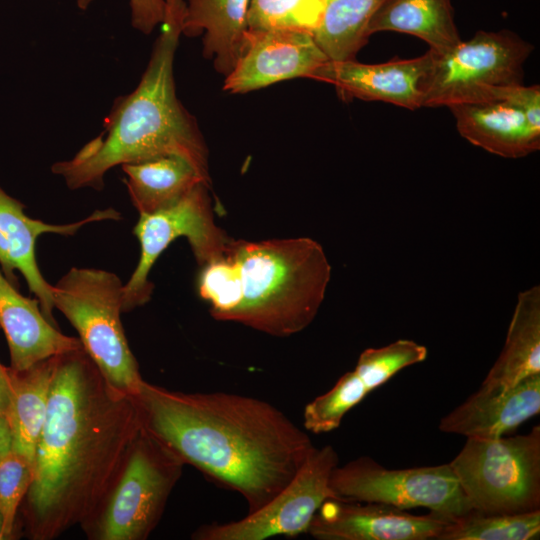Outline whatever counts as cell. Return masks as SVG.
<instances>
[{"mask_svg": "<svg viewBox=\"0 0 540 540\" xmlns=\"http://www.w3.org/2000/svg\"><path fill=\"white\" fill-rule=\"evenodd\" d=\"M141 429L133 396L111 386L83 348L57 355L33 480L21 504L27 537L54 540L86 521Z\"/></svg>", "mask_w": 540, "mask_h": 540, "instance_id": "cell-1", "label": "cell"}, {"mask_svg": "<svg viewBox=\"0 0 540 540\" xmlns=\"http://www.w3.org/2000/svg\"><path fill=\"white\" fill-rule=\"evenodd\" d=\"M133 398L142 428L185 465L239 493L248 513L280 492L316 447L305 429L255 397L187 393L144 380Z\"/></svg>", "mask_w": 540, "mask_h": 540, "instance_id": "cell-2", "label": "cell"}, {"mask_svg": "<svg viewBox=\"0 0 540 540\" xmlns=\"http://www.w3.org/2000/svg\"><path fill=\"white\" fill-rule=\"evenodd\" d=\"M185 11L184 0H167L160 34L136 88L114 101L97 137L51 166L69 189L101 190L115 166L167 155L185 159L211 185L205 140L176 94L174 58Z\"/></svg>", "mask_w": 540, "mask_h": 540, "instance_id": "cell-3", "label": "cell"}, {"mask_svg": "<svg viewBox=\"0 0 540 540\" xmlns=\"http://www.w3.org/2000/svg\"><path fill=\"white\" fill-rule=\"evenodd\" d=\"M242 299L230 317L275 337L307 328L325 298L331 266L323 247L308 237L230 240Z\"/></svg>", "mask_w": 540, "mask_h": 540, "instance_id": "cell-4", "label": "cell"}, {"mask_svg": "<svg viewBox=\"0 0 540 540\" xmlns=\"http://www.w3.org/2000/svg\"><path fill=\"white\" fill-rule=\"evenodd\" d=\"M123 283L113 272L72 267L53 285V305L78 333L107 382L134 396L144 379L121 322Z\"/></svg>", "mask_w": 540, "mask_h": 540, "instance_id": "cell-5", "label": "cell"}, {"mask_svg": "<svg viewBox=\"0 0 540 540\" xmlns=\"http://www.w3.org/2000/svg\"><path fill=\"white\" fill-rule=\"evenodd\" d=\"M184 465L142 428L111 489L80 525L87 539H147L160 522Z\"/></svg>", "mask_w": 540, "mask_h": 540, "instance_id": "cell-6", "label": "cell"}, {"mask_svg": "<svg viewBox=\"0 0 540 540\" xmlns=\"http://www.w3.org/2000/svg\"><path fill=\"white\" fill-rule=\"evenodd\" d=\"M449 465L472 510L513 514L540 510V426L495 439L466 438Z\"/></svg>", "mask_w": 540, "mask_h": 540, "instance_id": "cell-7", "label": "cell"}, {"mask_svg": "<svg viewBox=\"0 0 540 540\" xmlns=\"http://www.w3.org/2000/svg\"><path fill=\"white\" fill-rule=\"evenodd\" d=\"M533 50L506 29L478 31L441 53L430 50L431 62L419 85L422 107L493 102L498 88L523 84V66Z\"/></svg>", "mask_w": 540, "mask_h": 540, "instance_id": "cell-8", "label": "cell"}, {"mask_svg": "<svg viewBox=\"0 0 540 540\" xmlns=\"http://www.w3.org/2000/svg\"><path fill=\"white\" fill-rule=\"evenodd\" d=\"M334 498L427 508L453 521L472 510L449 463L388 469L369 456L339 464L330 476Z\"/></svg>", "mask_w": 540, "mask_h": 540, "instance_id": "cell-9", "label": "cell"}, {"mask_svg": "<svg viewBox=\"0 0 540 540\" xmlns=\"http://www.w3.org/2000/svg\"><path fill=\"white\" fill-rule=\"evenodd\" d=\"M210 186L199 183L174 205L139 215L133 234L140 256L132 275L123 285V313L148 303L154 284L149 274L155 262L178 238H186L201 267L222 257L231 240L214 219Z\"/></svg>", "mask_w": 540, "mask_h": 540, "instance_id": "cell-10", "label": "cell"}, {"mask_svg": "<svg viewBox=\"0 0 540 540\" xmlns=\"http://www.w3.org/2000/svg\"><path fill=\"white\" fill-rule=\"evenodd\" d=\"M339 464L331 445L315 447L295 477L272 499L244 518L200 526L194 540H265L307 533L309 524L329 498H334L330 476Z\"/></svg>", "mask_w": 540, "mask_h": 540, "instance_id": "cell-11", "label": "cell"}, {"mask_svg": "<svg viewBox=\"0 0 540 540\" xmlns=\"http://www.w3.org/2000/svg\"><path fill=\"white\" fill-rule=\"evenodd\" d=\"M450 522L430 511L416 515L386 504L329 498L307 534L318 540H437Z\"/></svg>", "mask_w": 540, "mask_h": 540, "instance_id": "cell-12", "label": "cell"}, {"mask_svg": "<svg viewBox=\"0 0 540 540\" xmlns=\"http://www.w3.org/2000/svg\"><path fill=\"white\" fill-rule=\"evenodd\" d=\"M25 206L0 186V268L15 285V271L23 276L31 293L40 302L47 320L57 326L53 311V285L42 275L36 258V242L43 234L73 236L83 226L105 220H119L113 208L95 210L86 218L67 224H50L24 212Z\"/></svg>", "mask_w": 540, "mask_h": 540, "instance_id": "cell-13", "label": "cell"}, {"mask_svg": "<svg viewBox=\"0 0 540 540\" xmlns=\"http://www.w3.org/2000/svg\"><path fill=\"white\" fill-rule=\"evenodd\" d=\"M327 60L311 32L248 29L242 55L225 77L223 90L247 93L283 80L309 78Z\"/></svg>", "mask_w": 540, "mask_h": 540, "instance_id": "cell-14", "label": "cell"}, {"mask_svg": "<svg viewBox=\"0 0 540 540\" xmlns=\"http://www.w3.org/2000/svg\"><path fill=\"white\" fill-rule=\"evenodd\" d=\"M431 51L411 59L364 64L327 60L309 78L333 85L343 100L381 101L408 110L422 108L420 82L431 62Z\"/></svg>", "mask_w": 540, "mask_h": 540, "instance_id": "cell-15", "label": "cell"}, {"mask_svg": "<svg viewBox=\"0 0 540 540\" xmlns=\"http://www.w3.org/2000/svg\"><path fill=\"white\" fill-rule=\"evenodd\" d=\"M540 412V373L504 390L478 389L439 422V430L466 438L495 439Z\"/></svg>", "mask_w": 540, "mask_h": 540, "instance_id": "cell-16", "label": "cell"}, {"mask_svg": "<svg viewBox=\"0 0 540 540\" xmlns=\"http://www.w3.org/2000/svg\"><path fill=\"white\" fill-rule=\"evenodd\" d=\"M0 328L14 370L26 369L49 357L82 349L78 337L63 334L42 312L40 302L23 296L0 268Z\"/></svg>", "mask_w": 540, "mask_h": 540, "instance_id": "cell-17", "label": "cell"}, {"mask_svg": "<svg viewBox=\"0 0 540 540\" xmlns=\"http://www.w3.org/2000/svg\"><path fill=\"white\" fill-rule=\"evenodd\" d=\"M459 134L469 143L504 158H522L540 149V130L503 101L448 107Z\"/></svg>", "mask_w": 540, "mask_h": 540, "instance_id": "cell-18", "label": "cell"}, {"mask_svg": "<svg viewBox=\"0 0 540 540\" xmlns=\"http://www.w3.org/2000/svg\"><path fill=\"white\" fill-rule=\"evenodd\" d=\"M250 0H188L182 25L187 37L203 35V55L225 77L245 47Z\"/></svg>", "mask_w": 540, "mask_h": 540, "instance_id": "cell-19", "label": "cell"}, {"mask_svg": "<svg viewBox=\"0 0 540 540\" xmlns=\"http://www.w3.org/2000/svg\"><path fill=\"white\" fill-rule=\"evenodd\" d=\"M540 373V287L518 294L504 347L480 385L504 390Z\"/></svg>", "mask_w": 540, "mask_h": 540, "instance_id": "cell-20", "label": "cell"}, {"mask_svg": "<svg viewBox=\"0 0 540 540\" xmlns=\"http://www.w3.org/2000/svg\"><path fill=\"white\" fill-rule=\"evenodd\" d=\"M57 355L14 370L9 367L11 400L6 419L12 449L34 463L35 450L48 409Z\"/></svg>", "mask_w": 540, "mask_h": 540, "instance_id": "cell-21", "label": "cell"}, {"mask_svg": "<svg viewBox=\"0 0 540 540\" xmlns=\"http://www.w3.org/2000/svg\"><path fill=\"white\" fill-rule=\"evenodd\" d=\"M381 31L418 37L437 53L462 41L451 0H385L371 18L367 34Z\"/></svg>", "mask_w": 540, "mask_h": 540, "instance_id": "cell-22", "label": "cell"}, {"mask_svg": "<svg viewBox=\"0 0 540 540\" xmlns=\"http://www.w3.org/2000/svg\"><path fill=\"white\" fill-rule=\"evenodd\" d=\"M121 169L131 203L139 215L174 205L199 183L211 186L189 162L174 155L124 164Z\"/></svg>", "mask_w": 540, "mask_h": 540, "instance_id": "cell-23", "label": "cell"}, {"mask_svg": "<svg viewBox=\"0 0 540 540\" xmlns=\"http://www.w3.org/2000/svg\"><path fill=\"white\" fill-rule=\"evenodd\" d=\"M323 16L313 32L329 60H353L369 40L368 24L385 0H322Z\"/></svg>", "mask_w": 540, "mask_h": 540, "instance_id": "cell-24", "label": "cell"}, {"mask_svg": "<svg viewBox=\"0 0 540 540\" xmlns=\"http://www.w3.org/2000/svg\"><path fill=\"white\" fill-rule=\"evenodd\" d=\"M540 536V510L484 514L471 510L451 521L437 540H533Z\"/></svg>", "mask_w": 540, "mask_h": 540, "instance_id": "cell-25", "label": "cell"}, {"mask_svg": "<svg viewBox=\"0 0 540 540\" xmlns=\"http://www.w3.org/2000/svg\"><path fill=\"white\" fill-rule=\"evenodd\" d=\"M369 394L354 370L343 374L327 392L310 401L303 411L307 432L328 433L337 429L344 416Z\"/></svg>", "mask_w": 540, "mask_h": 540, "instance_id": "cell-26", "label": "cell"}, {"mask_svg": "<svg viewBox=\"0 0 540 540\" xmlns=\"http://www.w3.org/2000/svg\"><path fill=\"white\" fill-rule=\"evenodd\" d=\"M322 0H250L249 30L291 29L313 33L323 16Z\"/></svg>", "mask_w": 540, "mask_h": 540, "instance_id": "cell-27", "label": "cell"}, {"mask_svg": "<svg viewBox=\"0 0 540 540\" xmlns=\"http://www.w3.org/2000/svg\"><path fill=\"white\" fill-rule=\"evenodd\" d=\"M199 296L210 306L213 318L229 321L242 299L238 266L227 253L205 265L197 277Z\"/></svg>", "mask_w": 540, "mask_h": 540, "instance_id": "cell-28", "label": "cell"}, {"mask_svg": "<svg viewBox=\"0 0 540 540\" xmlns=\"http://www.w3.org/2000/svg\"><path fill=\"white\" fill-rule=\"evenodd\" d=\"M427 355L428 350L424 345L399 339L383 347L365 349L353 370L371 393L400 370L423 362Z\"/></svg>", "mask_w": 540, "mask_h": 540, "instance_id": "cell-29", "label": "cell"}, {"mask_svg": "<svg viewBox=\"0 0 540 540\" xmlns=\"http://www.w3.org/2000/svg\"><path fill=\"white\" fill-rule=\"evenodd\" d=\"M34 463L11 449L0 461V511L7 540L18 536L17 514L33 480Z\"/></svg>", "mask_w": 540, "mask_h": 540, "instance_id": "cell-30", "label": "cell"}, {"mask_svg": "<svg viewBox=\"0 0 540 540\" xmlns=\"http://www.w3.org/2000/svg\"><path fill=\"white\" fill-rule=\"evenodd\" d=\"M503 101L520 110L529 124L540 130V86L516 84L500 87L493 102Z\"/></svg>", "mask_w": 540, "mask_h": 540, "instance_id": "cell-31", "label": "cell"}, {"mask_svg": "<svg viewBox=\"0 0 540 540\" xmlns=\"http://www.w3.org/2000/svg\"><path fill=\"white\" fill-rule=\"evenodd\" d=\"M167 0H129L131 24L143 34H150L161 24Z\"/></svg>", "mask_w": 540, "mask_h": 540, "instance_id": "cell-32", "label": "cell"}, {"mask_svg": "<svg viewBox=\"0 0 540 540\" xmlns=\"http://www.w3.org/2000/svg\"><path fill=\"white\" fill-rule=\"evenodd\" d=\"M11 400V383L9 367L0 362V416L5 417L8 413Z\"/></svg>", "mask_w": 540, "mask_h": 540, "instance_id": "cell-33", "label": "cell"}, {"mask_svg": "<svg viewBox=\"0 0 540 540\" xmlns=\"http://www.w3.org/2000/svg\"><path fill=\"white\" fill-rule=\"evenodd\" d=\"M12 449V436L8 421L0 416V461Z\"/></svg>", "mask_w": 540, "mask_h": 540, "instance_id": "cell-34", "label": "cell"}, {"mask_svg": "<svg viewBox=\"0 0 540 540\" xmlns=\"http://www.w3.org/2000/svg\"><path fill=\"white\" fill-rule=\"evenodd\" d=\"M0 540H7L5 530H4V518L0 511Z\"/></svg>", "mask_w": 540, "mask_h": 540, "instance_id": "cell-35", "label": "cell"}, {"mask_svg": "<svg viewBox=\"0 0 540 540\" xmlns=\"http://www.w3.org/2000/svg\"><path fill=\"white\" fill-rule=\"evenodd\" d=\"M94 0H77V6L82 9V10H85L88 8V6L93 2Z\"/></svg>", "mask_w": 540, "mask_h": 540, "instance_id": "cell-36", "label": "cell"}]
</instances>
